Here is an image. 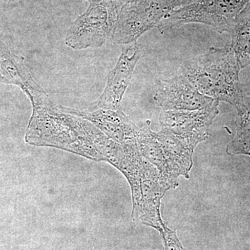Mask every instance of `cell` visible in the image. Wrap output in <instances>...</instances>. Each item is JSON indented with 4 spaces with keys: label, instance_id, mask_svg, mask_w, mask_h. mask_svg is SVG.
Listing matches in <instances>:
<instances>
[{
    "label": "cell",
    "instance_id": "obj_15",
    "mask_svg": "<svg viewBox=\"0 0 250 250\" xmlns=\"http://www.w3.org/2000/svg\"><path fill=\"white\" fill-rule=\"evenodd\" d=\"M237 129L236 136L227 146L229 156H250V90L246 91L244 100L236 108Z\"/></svg>",
    "mask_w": 250,
    "mask_h": 250
},
{
    "label": "cell",
    "instance_id": "obj_10",
    "mask_svg": "<svg viewBox=\"0 0 250 250\" xmlns=\"http://www.w3.org/2000/svg\"><path fill=\"white\" fill-rule=\"evenodd\" d=\"M220 102L213 100L195 111H163L159 115L161 128L177 135L201 134L209 136V129L218 116Z\"/></svg>",
    "mask_w": 250,
    "mask_h": 250
},
{
    "label": "cell",
    "instance_id": "obj_1",
    "mask_svg": "<svg viewBox=\"0 0 250 250\" xmlns=\"http://www.w3.org/2000/svg\"><path fill=\"white\" fill-rule=\"evenodd\" d=\"M26 142L51 146L100 161L98 143L103 132L90 121L61 109L48 98L33 104Z\"/></svg>",
    "mask_w": 250,
    "mask_h": 250
},
{
    "label": "cell",
    "instance_id": "obj_2",
    "mask_svg": "<svg viewBox=\"0 0 250 250\" xmlns=\"http://www.w3.org/2000/svg\"><path fill=\"white\" fill-rule=\"evenodd\" d=\"M241 67L231 45L210 47L205 54L184 60L182 75L200 93L236 108L244 100L246 90L239 78Z\"/></svg>",
    "mask_w": 250,
    "mask_h": 250
},
{
    "label": "cell",
    "instance_id": "obj_6",
    "mask_svg": "<svg viewBox=\"0 0 250 250\" xmlns=\"http://www.w3.org/2000/svg\"><path fill=\"white\" fill-rule=\"evenodd\" d=\"M144 57V47L137 41L125 45L116 66L108 74L107 83L103 93L87 110L121 109V102L131 82L135 67Z\"/></svg>",
    "mask_w": 250,
    "mask_h": 250
},
{
    "label": "cell",
    "instance_id": "obj_7",
    "mask_svg": "<svg viewBox=\"0 0 250 250\" xmlns=\"http://www.w3.org/2000/svg\"><path fill=\"white\" fill-rule=\"evenodd\" d=\"M170 189H172L170 184L155 166L145 159L141 175V202L137 209L132 212V218L156 229L162 234L166 225L161 218V200Z\"/></svg>",
    "mask_w": 250,
    "mask_h": 250
},
{
    "label": "cell",
    "instance_id": "obj_9",
    "mask_svg": "<svg viewBox=\"0 0 250 250\" xmlns=\"http://www.w3.org/2000/svg\"><path fill=\"white\" fill-rule=\"evenodd\" d=\"M62 111L91 122L108 138L121 145H136L139 126L120 110L95 111L74 109L59 106Z\"/></svg>",
    "mask_w": 250,
    "mask_h": 250
},
{
    "label": "cell",
    "instance_id": "obj_17",
    "mask_svg": "<svg viewBox=\"0 0 250 250\" xmlns=\"http://www.w3.org/2000/svg\"><path fill=\"white\" fill-rule=\"evenodd\" d=\"M2 1V0H0V1Z\"/></svg>",
    "mask_w": 250,
    "mask_h": 250
},
{
    "label": "cell",
    "instance_id": "obj_16",
    "mask_svg": "<svg viewBox=\"0 0 250 250\" xmlns=\"http://www.w3.org/2000/svg\"><path fill=\"white\" fill-rule=\"evenodd\" d=\"M88 1H89V2H90V1H102V0H88Z\"/></svg>",
    "mask_w": 250,
    "mask_h": 250
},
{
    "label": "cell",
    "instance_id": "obj_3",
    "mask_svg": "<svg viewBox=\"0 0 250 250\" xmlns=\"http://www.w3.org/2000/svg\"><path fill=\"white\" fill-rule=\"evenodd\" d=\"M195 0H125L111 40L114 43L136 42L140 36L159 23L172 11Z\"/></svg>",
    "mask_w": 250,
    "mask_h": 250
},
{
    "label": "cell",
    "instance_id": "obj_4",
    "mask_svg": "<svg viewBox=\"0 0 250 250\" xmlns=\"http://www.w3.org/2000/svg\"><path fill=\"white\" fill-rule=\"evenodd\" d=\"M123 5L121 0L90 1L88 10L69 28L65 44L74 49L101 47L111 39Z\"/></svg>",
    "mask_w": 250,
    "mask_h": 250
},
{
    "label": "cell",
    "instance_id": "obj_12",
    "mask_svg": "<svg viewBox=\"0 0 250 250\" xmlns=\"http://www.w3.org/2000/svg\"><path fill=\"white\" fill-rule=\"evenodd\" d=\"M154 134L169 159L190 176L193 166L194 151L199 143L208 139V136L201 134L177 135L166 128H161L158 132L154 131Z\"/></svg>",
    "mask_w": 250,
    "mask_h": 250
},
{
    "label": "cell",
    "instance_id": "obj_14",
    "mask_svg": "<svg viewBox=\"0 0 250 250\" xmlns=\"http://www.w3.org/2000/svg\"><path fill=\"white\" fill-rule=\"evenodd\" d=\"M232 47L241 69L250 65V2L237 18L231 32Z\"/></svg>",
    "mask_w": 250,
    "mask_h": 250
},
{
    "label": "cell",
    "instance_id": "obj_8",
    "mask_svg": "<svg viewBox=\"0 0 250 250\" xmlns=\"http://www.w3.org/2000/svg\"><path fill=\"white\" fill-rule=\"evenodd\" d=\"M156 83L154 100L163 111H195L214 100L200 93L183 75Z\"/></svg>",
    "mask_w": 250,
    "mask_h": 250
},
{
    "label": "cell",
    "instance_id": "obj_5",
    "mask_svg": "<svg viewBox=\"0 0 250 250\" xmlns=\"http://www.w3.org/2000/svg\"><path fill=\"white\" fill-rule=\"evenodd\" d=\"M250 0H195L175 10L157 26L161 33L189 23H201L220 34L231 33L238 15Z\"/></svg>",
    "mask_w": 250,
    "mask_h": 250
},
{
    "label": "cell",
    "instance_id": "obj_11",
    "mask_svg": "<svg viewBox=\"0 0 250 250\" xmlns=\"http://www.w3.org/2000/svg\"><path fill=\"white\" fill-rule=\"evenodd\" d=\"M150 125V121H146L142 126H139L136 143L139 152L146 161L155 166L161 175L170 184L172 189L177 188L179 187V177L183 176L186 179H189L190 176L169 159L161 143L154 136Z\"/></svg>",
    "mask_w": 250,
    "mask_h": 250
},
{
    "label": "cell",
    "instance_id": "obj_13",
    "mask_svg": "<svg viewBox=\"0 0 250 250\" xmlns=\"http://www.w3.org/2000/svg\"><path fill=\"white\" fill-rule=\"evenodd\" d=\"M0 72L9 83L21 87L31 101H35L47 95L36 83L24 64V59L17 55L0 41Z\"/></svg>",
    "mask_w": 250,
    "mask_h": 250
}]
</instances>
